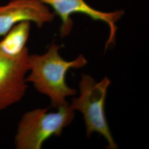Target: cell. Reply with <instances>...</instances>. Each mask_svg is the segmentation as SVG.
<instances>
[{"instance_id": "obj_1", "label": "cell", "mask_w": 149, "mask_h": 149, "mask_svg": "<svg viewBox=\"0 0 149 149\" xmlns=\"http://www.w3.org/2000/svg\"><path fill=\"white\" fill-rule=\"evenodd\" d=\"M60 48L54 43L44 54H29L26 79L27 82L32 84L36 90L47 96L52 106L56 108L68 103L67 97L77 93L66 83L68 71L82 68L87 64V59L82 55L71 61L65 60L59 53Z\"/></svg>"}, {"instance_id": "obj_5", "label": "cell", "mask_w": 149, "mask_h": 149, "mask_svg": "<svg viewBox=\"0 0 149 149\" xmlns=\"http://www.w3.org/2000/svg\"><path fill=\"white\" fill-rule=\"evenodd\" d=\"M29 54L16 57L0 54V111L21 101L27 91Z\"/></svg>"}, {"instance_id": "obj_7", "label": "cell", "mask_w": 149, "mask_h": 149, "mask_svg": "<svg viewBox=\"0 0 149 149\" xmlns=\"http://www.w3.org/2000/svg\"><path fill=\"white\" fill-rule=\"evenodd\" d=\"M30 29L29 22H22L12 28L0 40V54L8 57H16L27 50Z\"/></svg>"}, {"instance_id": "obj_4", "label": "cell", "mask_w": 149, "mask_h": 149, "mask_svg": "<svg viewBox=\"0 0 149 149\" xmlns=\"http://www.w3.org/2000/svg\"><path fill=\"white\" fill-rule=\"evenodd\" d=\"M52 8L55 16L61 19L60 35L62 37L68 36L73 27L71 16L80 13L88 16L95 21L102 22L109 27V34L106 43V49L115 43L117 31L116 23L124 14L123 10L104 12L97 10L87 3L85 0H40Z\"/></svg>"}, {"instance_id": "obj_3", "label": "cell", "mask_w": 149, "mask_h": 149, "mask_svg": "<svg viewBox=\"0 0 149 149\" xmlns=\"http://www.w3.org/2000/svg\"><path fill=\"white\" fill-rule=\"evenodd\" d=\"M111 80L104 77L97 82L90 75L82 74L79 83L80 95L70 105L75 111L81 112L84 119L86 135L99 134L108 143V148L117 149V144L112 135L105 114V102Z\"/></svg>"}, {"instance_id": "obj_2", "label": "cell", "mask_w": 149, "mask_h": 149, "mask_svg": "<svg viewBox=\"0 0 149 149\" xmlns=\"http://www.w3.org/2000/svg\"><path fill=\"white\" fill-rule=\"evenodd\" d=\"M74 117V111L68 103L57 108L56 112H49L46 108L26 112L17 128L16 149H42L49 139L60 136Z\"/></svg>"}, {"instance_id": "obj_6", "label": "cell", "mask_w": 149, "mask_h": 149, "mask_svg": "<svg viewBox=\"0 0 149 149\" xmlns=\"http://www.w3.org/2000/svg\"><path fill=\"white\" fill-rule=\"evenodd\" d=\"M53 12L40 0H12L0 6V38L17 24L29 22L41 28L53 21Z\"/></svg>"}]
</instances>
